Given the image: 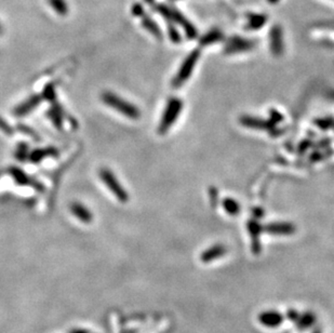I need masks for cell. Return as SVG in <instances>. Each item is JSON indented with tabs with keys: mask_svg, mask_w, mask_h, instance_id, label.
Returning <instances> with one entry per match:
<instances>
[{
	"mask_svg": "<svg viewBox=\"0 0 334 333\" xmlns=\"http://www.w3.org/2000/svg\"><path fill=\"white\" fill-rule=\"evenodd\" d=\"M101 100L108 106L115 110H117L120 114H123L127 118L137 120L141 117V112L133 105L132 103L128 102V101L123 100L120 96L116 95L113 92H104L101 95Z\"/></svg>",
	"mask_w": 334,
	"mask_h": 333,
	"instance_id": "cell-1",
	"label": "cell"
},
{
	"mask_svg": "<svg viewBox=\"0 0 334 333\" xmlns=\"http://www.w3.org/2000/svg\"><path fill=\"white\" fill-rule=\"evenodd\" d=\"M156 10L158 13H160L167 21H171L173 23L178 24V25H181L184 32H185L187 38L193 39V38L197 37V31L195 26H193L181 12H178L173 8L164 6V4H157Z\"/></svg>",
	"mask_w": 334,
	"mask_h": 333,
	"instance_id": "cell-2",
	"label": "cell"
},
{
	"mask_svg": "<svg viewBox=\"0 0 334 333\" xmlns=\"http://www.w3.org/2000/svg\"><path fill=\"white\" fill-rule=\"evenodd\" d=\"M183 108V102L177 98H172L169 100L167 104V107L164 109L163 116L159 123L158 132L160 134H164L169 129H170L173 123H176L178 115L181 114Z\"/></svg>",
	"mask_w": 334,
	"mask_h": 333,
	"instance_id": "cell-3",
	"label": "cell"
},
{
	"mask_svg": "<svg viewBox=\"0 0 334 333\" xmlns=\"http://www.w3.org/2000/svg\"><path fill=\"white\" fill-rule=\"evenodd\" d=\"M200 57V51L199 50H193L190 53L184 62L182 63V65L178 70L177 74L174 77L172 80V86L174 88H178V87L183 86L186 83L187 79L190 78L191 75L193 74V70L195 69V66L197 64L198 60Z\"/></svg>",
	"mask_w": 334,
	"mask_h": 333,
	"instance_id": "cell-4",
	"label": "cell"
},
{
	"mask_svg": "<svg viewBox=\"0 0 334 333\" xmlns=\"http://www.w3.org/2000/svg\"><path fill=\"white\" fill-rule=\"evenodd\" d=\"M100 178L104 182V184L106 187L113 193V195L117 198V199L124 204V202L129 201V194L127 191L120 184V182L117 180V177L111 172L109 169H101L99 172Z\"/></svg>",
	"mask_w": 334,
	"mask_h": 333,
	"instance_id": "cell-5",
	"label": "cell"
},
{
	"mask_svg": "<svg viewBox=\"0 0 334 333\" xmlns=\"http://www.w3.org/2000/svg\"><path fill=\"white\" fill-rule=\"evenodd\" d=\"M9 173H10V175L13 177V180L16 181L18 185L31 186L39 192H42L43 190H45V187H43V185L40 182H38L36 178L28 176L25 172L21 170V169H18L17 167H11L10 169H9Z\"/></svg>",
	"mask_w": 334,
	"mask_h": 333,
	"instance_id": "cell-6",
	"label": "cell"
},
{
	"mask_svg": "<svg viewBox=\"0 0 334 333\" xmlns=\"http://www.w3.org/2000/svg\"><path fill=\"white\" fill-rule=\"evenodd\" d=\"M254 47L255 41L235 36L233 38H230V39H229V41L226 42L225 53L226 54H234V53L252 50Z\"/></svg>",
	"mask_w": 334,
	"mask_h": 333,
	"instance_id": "cell-7",
	"label": "cell"
},
{
	"mask_svg": "<svg viewBox=\"0 0 334 333\" xmlns=\"http://www.w3.org/2000/svg\"><path fill=\"white\" fill-rule=\"evenodd\" d=\"M269 45L270 50L275 56H279L283 52V34L281 27L275 25L269 33Z\"/></svg>",
	"mask_w": 334,
	"mask_h": 333,
	"instance_id": "cell-8",
	"label": "cell"
},
{
	"mask_svg": "<svg viewBox=\"0 0 334 333\" xmlns=\"http://www.w3.org/2000/svg\"><path fill=\"white\" fill-rule=\"evenodd\" d=\"M42 101V98L40 95H33L30 96L26 101H24L23 103H21L18 106H17L13 110L14 116L17 117H23V116L27 115L28 113H31L32 110L35 109L38 105L40 104Z\"/></svg>",
	"mask_w": 334,
	"mask_h": 333,
	"instance_id": "cell-9",
	"label": "cell"
},
{
	"mask_svg": "<svg viewBox=\"0 0 334 333\" xmlns=\"http://www.w3.org/2000/svg\"><path fill=\"white\" fill-rule=\"evenodd\" d=\"M240 123L245 127L258 129V130H270L274 128L275 123L273 122H266L264 119L251 117V116H243L240 118Z\"/></svg>",
	"mask_w": 334,
	"mask_h": 333,
	"instance_id": "cell-10",
	"label": "cell"
},
{
	"mask_svg": "<svg viewBox=\"0 0 334 333\" xmlns=\"http://www.w3.org/2000/svg\"><path fill=\"white\" fill-rule=\"evenodd\" d=\"M265 230L272 235H291L295 231V226L287 222H278V223H270L265 228Z\"/></svg>",
	"mask_w": 334,
	"mask_h": 333,
	"instance_id": "cell-11",
	"label": "cell"
},
{
	"mask_svg": "<svg viewBox=\"0 0 334 333\" xmlns=\"http://www.w3.org/2000/svg\"><path fill=\"white\" fill-rule=\"evenodd\" d=\"M70 212L72 215H75L82 223L88 224L91 223L92 220H93V215H92L89 209L84 205L78 204V202H74V204L70 205Z\"/></svg>",
	"mask_w": 334,
	"mask_h": 333,
	"instance_id": "cell-12",
	"label": "cell"
},
{
	"mask_svg": "<svg viewBox=\"0 0 334 333\" xmlns=\"http://www.w3.org/2000/svg\"><path fill=\"white\" fill-rule=\"evenodd\" d=\"M59 155V151L54 147H47V148H38L36 151L31 153L30 160L34 163L40 162L47 157H56Z\"/></svg>",
	"mask_w": 334,
	"mask_h": 333,
	"instance_id": "cell-13",
	"label": "cell"
},
{
	"mask_svg": "<svg viewBox=\"0 0 334 333\" xmlns=\"http://www.w3.org/2000/svg\"><path fill=\"white\" fill-rule=\"evenodd\" d=\"M266 22H267V17H265L264 14L259 13H251L248 16V23H246V30H252L256 31L260 30L261 27H263Z\"/></svg>",
	"mask_w": 334,
	"mask_h": 333,
	"instance_id": "cell-14",
	"label": "cell"
},
{
	"mask_svg": "<svg viewBox=\"0 0 334 333\" xmlns=\"http://www.w3.org/2000/svg\"><path fill=\"white\" fill-rule=\"evenodd\" d=\"M226 252V248L224 245H214V247H211L210 249H208L207 251L202 253L201 260L203 262H210V261L217 259L224 255Z\"/></svg>",
	"mask_w": 334,
	"mask_h": 333,
	"instance_id": "cell-15",
	"label": "cell"
},
{
	"mask_svg": "<svg viewBox=\"0 0 334 333\" xmlns=\"http://www.w3.org/2000/svg\"><path fill=\"white\" fill-rule=\"evenodd\" d=\"M223 39V34L221 31L219 30H212L209 33H207L206 35H203L200 38V45L201 46H209L212 45V43L217 42Z\"/></svg>",
	"mask_w": 334,
	"mask_h": 333,
	"instance_id": "cell-16",
	"label": "cell"
},
{
	"mask_svg": "<svg viewBox=\"0 0 334 333\" xmlns=\"http://www.w3.org/2000/svg\"><path fill=\"white\" fill-rule=\"evenodd\" d=\"M248 229L250 231L251 236H252V244H253V249L254 251L260 249V234H261V228L260 224L255 221H251L248 224Z\"/></svg>",
	"mask_w": 334,
	"mask_h": 333,
	"instance_id": "cell-17",
	"label": "cell"
},
{
	"mask_svg": "<svg viewBox=\"0 0 334 333\" xmlns=\"http://www.w3.org/2000/svg\"><path fill=\"white\" fill-rule=\"evenodd\" d=\"M223 207L229 215H237L240 212V205L231 198H225L223 200Z\"/></svg>",
	"mask_w": 334,
	"mask_h": 333,
	"instance_id": "cell-18",
	"label": "cell"
},
{
	"mask_svg": "<svg viewBox=\"0 0 334 333\" xmlns=\"http://www.w3.org/2000/svg\"><path fill=\"white\" fill-rule=\"evenodd\" d=\"M48 116H49L51 122L54 123V125L57 129H62L63 120H62V113H61L60 107L55 106V107H53L52 109H50L49 112H48Z\"/></svg>",
	"mask_w": 334,
	"mask_h": 333,
	"instance_id": "cell-19",
	"label": "cell"
},
{
	"mask_svg": "<svg viewBox=\"0 0 334 333\" xmlns=\"http://www.w3.org/2000/svg\"><path fill=\"white\" fill-rule=\"evenodd\" d=\"M144 26L146 27V30L151 32L154 36H156L158 39H161V32L159 30V27L156 23L152 21L149 18H146V20H144Z\"/></svg>",
	"mask_w": 334,
	"mask_h": 333,
	"instance_id": "cell-20",
	"label": "cell"
},
{
	"mask_svg": "<svg viewBox=\"0 0 334 333\" xmlns=\"http://www.w3.org/2000/svg\"><path fill=\"white\" fill-rule=\"evenodd\" d=\"M28 156V146L26 144H20L16 149V157L18 158V160L24 161Z\"/></svg>",
	"mask_w": 334,
	"mask_h": 333,
	"instance_id": "cell-21",
	"label": "cell"
},
{
	"mask_svg": "<svg viewBox=\"0 0 334 333\" xmlns=\"http://www.w3.org/2000/svg\"><path fill=\"white\" fill-rule=\"evenodd\" d=\"M43 98L46 100L49 101V102H54L55 98H56V93H55V89L53 85H48L46 87V89L43 90Z\"/></svg>",
	"mask_w": 334,
	"mask_h": 333,
	"instance_id": "cell-22",
	"label": "cell"
},
{
	"mask_svg": "<svg viewBox=\"0 0 334 333\" xmlns=\"http://www.w3.org/2000/svg\"><path fill=\"white\" fill-rule=\"evenodd\" d=\"M0 131L7 134V136H12L14 133L13 128L2 117H0Z\"/></svg>",
	"mask_w": 334,
	"mask_h": 333,
	"instance_id": "cell-23",
	"label": "cell"
},
{
	"mask_svg": "<svg viewBox=\"0 0 334 333\" xmlns=\"http://www.w3.org/2000/svg\"><path fill=\"white\" fill-rule=\"evenodd\" d=\"M169 36H170V39L174 42V43H177L181 41V36H180V33H178L176 28L173 26L169 25Z\"/></svg>",
	"mask_w": 334,
	"mask_h": 333,
	"instance_id": "cell-24",
	"label": "cell"
},
{
	"mask_svg": "<svg viewBox=\"0 0 334 333\" xmlns=\"http://www.w3.org/2000/svg\"><path fill=\"white\" fill-rule=\"evenodd\" d=\"M270 114H272V122L275 124L277 123H279V122H281V120L283 119L281 114H279L278 112H276V110H272V112H270Z\"/></svg>",
	"mask_w": 334,
	"mask_h": 333,
	"instance_id": "cell-25",
	"label": "cell"
},
{
	"mask_svg": "<svg viewBox=\"0 0 334 333\" xmlns=\"http://www.w3.org/2000/svg\"><path fill=\"white\" fill-rule=\"evenodd\" d=\"M18 129H20V130H22V131H23V132H25L26 134H28V136H31V137H34V138H35L36 140H38V137L36 136V134H35V133H34V131H33V130H32L31 128H28V127H25V125H24V127H23V125H18Z\"/></svg>",
	"mask_w": 334,
	"mask_h": 333,
	"instance_id": "cell-26",
	"label": "cell"
},
{
	"mask_svg": "<svg viewBox=\"0 0 334 333\" xmlns=\"http://www.w3.org/2000/svg\"><path fill=\"white\" fill-rule=\"evenodd\" d=\"M71 333H88V331H86V330H75V331H72Z\"/></svg>",
	"mask_w": 334,
	"mask_h": 333,
	"instance_id": "cell-27",
	"label": "cell"
},
{
	"mask_svg": "<svg viewBox=\"0 0 334 333\" xmlns=\"http://www.w3.org/2000/svg\"><path fill=\"white\" fill-rule=\"evenodd\" d=\"M278 1H279V0H268V2H269V3H272V4L277 3Z\"/></svg>",
	"mask_w": 334,
	"mask_h": 333,
	"instance_id": "cell-28",
	"label": "cell"
}]
</instances>
